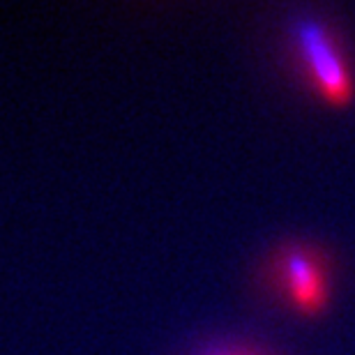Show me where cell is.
Returning a JSON list of instances; mask_svg holds the SVG:
<instances>
[{
	"label": "cell",
	"mask_w": 355,
	"mask_h": 355,
	"mask_svg": "<svg viewBox=\"0 0 355 355\" xmlns=\"http://www.w3.org/2000/svg\"><path fill=\"white\" fill-rule=\"evenodd\" d=\"M203 355H259L252 351H240V349H217V351H208Z\"/></svg>",
	"instance_id": "3"
},
{
	"label": "cell",
	"mask_w": 355,
	"mask_h": 355,
	"mask_svg": "<svg viewBox=\"0 0 355 355\" xmlns=\"http://www.w3.org/2000/svg\"><path fill=\"white\" fill-rule=\"evenodd\" d=\"M272 275L284 302L302 318H318L332 304L330 261L304 243L284 245L272 261Z\"/></svg>",
	"instance_id": "2"
},
{
	"label": "cell",
	"mask_w": 355,
	"mask_h": 355,
	"mask_svg": "<svg viewBox=\"0 0 355 355\" xmlns=\"http://www.w3.org/2000/svg\"><path fill=\"white\" fill-rule=\"evenodd\" d=\"M291 44L318 99L344 111L355 102V72L335 31L321 19H297L291 26Z\"/></svg>",
	"instance_id": "1"
}]
</instances>
